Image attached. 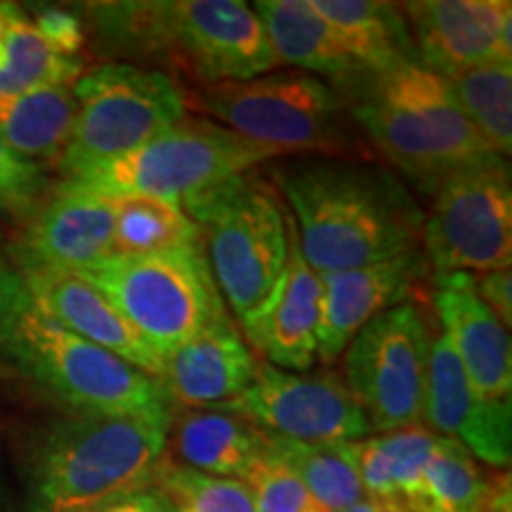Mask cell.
I'll return each instance as SVG.
<instances>
[{"mask_svg": "<svg viewBox=\"0 0 512 512\" xmlns=\"http://www.w3.org/2000/svg\"><path fill=\"white\" fill-rule=\"evenodd\" d=\"M292 233L318 275L420 247L425 211L394 174L361 159L294 157L275 171Z\"/></svg>", "mask_w": 512, "mask_h": 512, "instance_id": "obj_1", "label": "cell"}, {"mask_svg": "<svg viewBox=\"0 0 512 512\" xmlns=\"http://www.w3.org/2000/svg\"><path fill=\"white\" fill-rule=\"evenodd\" d=\"M0 363L69 415L174 418L162 382L57 323L0 264Z\"/></svg>", "mask_w": 512, "mask_h": 512, "instance_id": "obj_2", "label": "cell"}, {"mask_svg": "<svg viewBox=\"0 0 512 512\" xmlns=\"http://www.w3.org/2000/svg\"><path fill=\"white\" fill-rule=\"evenodd\" d=\"M88 15L112 53L171 64L200 88L249 81L275 67L264 22L240 0L95 3Z\"/></svg>", "mask_w": 512, "mask_h": 512, "instance_id": "obj_3", "label": "cell"}, {"mask_svg": "<svg viewBox=\"0 0 512 512\" xmlns=\"http://www.w3.org/2000/svg\"><path fill=\"white\" fill-rule=\"evenodd\" d=\"M169 425L133 415L50 420L29 453L24 512H81L150 491Z\"/></svg>", "mask_w": 512, "mask_h": 512, "instance_id": "obj_4", "label": "cell"}, {"mask_svg": "<svg viewBox=\"0 0 512 512\" xmlns=\"http://www.w3.org/2000/svg\"><path fill=\"white\" fill-rule=\"evenodd\" d=\"M347 105L358 131L430 195L460 169L498 157L477 136L448 81L422 62L370 76Z\"/></svg>", "mask_w": 512, "mask_h": 512, "instance_id": "obj_5", "label": "cell"}, {"mask_svg": "<svg viewBox=\"0 0 512 512\" xmlns=\"http://www.w3.org/2000/svg\"><path fill=\"white\" fill-rule=\"evenodd\" d=\"M185 95L188 107L278 159L370 157L347 100L318 76L280 69Z\"/></svg>", "mask_w": 512, "mask_h": 512, "instance_id": "obj_6", "label": "cell"}, {"mask_svg": "<svg viewBox=\"0 0 512 512\" xmlns=\"http://www.w3.org/2000/svg\"><path fill=\"white\" fill-rule=\"evenodd\" d=\"M268 159L278 157L211 119L185 117L136 150L60 183L110 200L143 195L188 207Z\"/></svg>", "mask_w": 512, "mask_h": 512, "instance_id": "obj_7", "label": "cell"}, {"mask_svg": "<svg viewBox=\"0 0 512 512\" xmlns=\"http://www.w3.org/2000/svg\"><path fill=\"white\" fill-rule=\"evenodd\" d=\"M183 209L207 235V261L223 304L242 318L285 271L290 228L278 197L247 171Z\"/></svg>", "mask_w": 512, "mask_h": 512, "instance_id": "obj_8", "label": "cell"}, {"mask_svg": "<svg viewBox=\"0 0 512 512\" xmlns=\"http://www.w3.org/2000/svg\"><path fill=\"white\" fill-rule=\"evenodd\" d=\"M164 358L226 313L202 245L110 256L79 273Z\"/></svg>", "mask_w": 512, "mask_h": 512, "instance_id": "obj_9", "label": "cell"}, {"mask_svg": "<svg viewBox=\"0 0 512 512\" xmlns=\"http://www.w3.org/2000/svg\"><path fill=\"white\" fill-rule=\"evenodd\" d=\"M76 121L60 162L62 178L112 162L188 117V95L162 69L110 62L74 83Z\"/></svg>", "mask_w": 512, "mask_h": 512, "instance_id": "obj_10", "label": "cell"}, {"mask_svg": "<svg viewBox=\"0 0 512 512\" xmlns=\"http://www.w3.org/2000/svg\"><path fill=\"white\" fill-rule=\"evenodd\" d=\"M432 337L418 306L370 320L344 349V382L377 434L425 427Z\"/></svg>", "mask_w": 512, "mask_h": 512, "instance_id": "obj_11", "label": "cell"}, {"mask_svg": "<svg viewBox=\"0 0 512 512\" xmlns=\"http://www.w3.org/2000/svg\"><path fill=\"white\" fill-rule=\"evenodd\" d=\"M422 226V254L434 280L510 268L512 181L503 157L460 169L434 192Z\"/></svg>", "mask_w": 512, "mask_h": 512, "instance_id": "obj_12", "label": "cell"}, {"mask_svg": "<svg viewBox=\"0 0 512 512\" xmlns=\"http://www.w3.org/2000/svg\"><path fill=\"white\" fill-rule=\"evenodd\" d=\"M219 408L259 430L306 444H349L373 434L337 373H290L259 363L245 392Z\"/></svg>", "mask_w": 512, "mask_h": 512, "instance_id": "obj_13", "label": "cell"}, {"mask_svg": "<svg viewBox=\"0 0 512 512\" xmlns=\"http://www.w3.org/2000/svg\"><path fill=\"white\" fill-rule=\"evenodd\" d=\"M420 62L446 76L512 62V5L503 0H420L401 5Z\"/></svg>", "mask_w": 512, "mask_h": 512, "instance_id": "obj_14", "label": "cell"}, {"mask_svg": "<svg viewBox=\"0 0 512 512\" xmlns=\"http://www.w3.org/2000/svg\"><path fill=\"white\" fill-rule=\"evenodd\" d=\"M114 240V200L57 183L31 211L12 247V268H62L83 273L107 261Z\"/></svg>", "mask_w": 512, "mask_h": 512, "instance_id": "obj_15", "label": "cell"}, {"mask_svg": "<svg viewBox=\"0 0 512 512\" xmlns=\"http://www.w3.org/2000/svg\"><path fill=\"white\" fill-rule=\"evenodd\" d=\"M425 427L439 437L458 441L479 463L498 470L510 465V401H496L477 392L444 332L432 339L430 347Z\"/></svg>", "mask_w": 512, "mask_h": 512, "instance_id": "obj_16", "label": "cell"}, {"mask_svg": "<svg viewBox=\"0 0 512 512\" xmlns=\"http://www.w3.org/2000/svg\"><path fill=\"white\" fill-rule=\"evenodd\" d=\"M427 273L430 266L418 247L375 264L320 275V361L325 366L335 363L370 320L406 302Z\"/></svg>", "mask_w": 512, "mask_h": 512, "instance_id": "obj_17", "label": "cell"}, {"mask_svg": "<svg viewBox=\"0 0 512 512\" xmlns=\"http://www.w3.org/2000/svg\"><path fill=\"white\" fill-rule=\"evenodd\" d=\"M320 275L306 264L290 226V254L273 290L240 318L247 342L268 366L309 373L318 358Z\"/></svg>", "mask_w": 512, "mask_h": 512, "instance_id": "obj_18", "label": "cell"}, {"mask_svg": "<svg viewBox=\"0 0 512 512\" xmlns=\"http://www.w3.org/2000/svg\"><path fill=\"white\" fill-rule=\"evenodd\" d=\"M17 273L34 302L57 323L95 347L110 351L140 373L162 380L164 358L86 278L62 268H22Z\"/></svg>", "mask_w": 512, "mask_h": 512, "instance_id": "obj_19", "label": "cell"}, {"mask_svg": "<svg viewBox=\"0 0 512 512\" xmlns=\"http://www.w3.org/2000/svg\"><path fill=\"white\" fill-rule=\"evenodd\" d=\"M252 351L223 313L166 356L162 387L171 406L185 411L219 408L238 399L256 375Z\"/></svg>", "mask_w": 512, "mask_h": 512, "instance_id": "obj_20", "label": "cell"}, {"mask_svg": "<svg viewBox=\"0 0 512 512\" xmlns=\"http://www.w3.org/2000/svg\"><path fill=\"white\" fill-rule=\"evenodd\" d=\"M444 337L456 351L465 375L479 394L496 401L512 396L510 332L475 290L470 273H451L437 280L434 292Z\"/></svg>", "mask_w": 512, "mask_h": 512, "instance_id": "obj_21", "label": "cell"}, {"mask_svg": "<svg viewBox=\"0 0 512 512\" xmlns=\"http://www.w3.org/2000/svg\"><path fill=\"white\" fill-rule=\"evenodd\" d=\"M252 8L264 22L275 67H294L318 76L349 100L370 79L351 60L335 31L311 0H259Z\"/></svg>", "mask_w": 512, "mask_h": 512, "instance_id": "obj_22", "label": "cell"}, {"mask_svg": "<svg viewBox=\"0 0 512 512\" xmlns=\"http://www.w3.org/2000/svg\"><path fill=\"white\" fill-rule=\"evenodd\" d=\"M264 453V432L223 408L174 413L166 434V458L202 475L245 482Z\"/></svg>", "mask_w": 512, "mask_h": 512, "instance_id": "obj_23", "label": "cell"}, {"mask_svg": "<svg viewBox=\"0 0 512 512\" xmlns=\"http://www.w3.org/2000/svg\"><path fill=\"white\" fill-rule=\"evenodd\" d=\"M434 439L437 434L427 427H415L349 441V458L366 496L408 512H430L425 467Z\"/></svg>", "mask_w": 512, "mask_h": 512, "instance_id": "obj_24", "label": "cell"}, {"mask_svg": "<svg viewBox=\"0 0 512 512\" xmlns=\"http://www.w3.org/2000/svg\"><path fill=\"white\" fill-rule=\"evenodd\" d=\"M358 67L370 76L420 62L401 5L377 0H311Z\"/></svg>", "mask_w": 512, "mask_h": 512, "instance_id": "obj_25", "label": "cell"}, {"mask_svg": "<svg viewBox=\"0 0 512 512\" xmlns=\"http://www.w3.org/2000/svg\"><path fill=\"white\" fill-rule=\"evenodd\" d=\"M76 121L74 86H43L0 100V136L19 157L60 162Z\"/></svg>", "mask_w": 512, "mask_h": 512, "instance_id": "obj_26", "label": "cell"}, {"mask_svg": "<svg viewBox=\"0 0 512 512\" xmlns=\"http://www.w3.org/2000/svg\"><path fill=\"white\" fill-rule=\"evenodd\" d=\"M81 76L83 60L50 48L22 5L0 3V100L43 86H74Z\"/></svg>", "mask_w": 512, "mask_h": 512, "instance_id": "obj_27", "label": "cell"}, {"mask_svg": "<svg viewBox=\"0 0 512 512\" xmlns=\"http://www.w3.org/2000/svg\"><path fill=\"white\" fill-rule=\"evenodd\" d=\"M264 444L297 475L320 512H344L366 498L347 444H306L271 432H264Z\"/></svg>", "mask_w": 512, "mask_h": 512, "instance_id": "obj_28", "label": "cell"}, {"mask_svg": "<svg viewBox=\"0 0 512 512\" xmlns=\"http://www.w3.org/2000/svg\"><path fill=\"white\" fill-rule=\"evenodd\" d=\"M202 230L181 204L157 197H114L112 256H147L200 245Z\"/></svg>", "mask_w": 512, "mask_h": 512, "instance_id": "obj_29", "label": "cell"}, {"mask_svg": "<svg viewBox=\"0 0 512 512\" xmlns=\"http://www.w3.org/2000/svg\"><path fill=\"white\" fill-rule=\"evenodd\" d=\"M460 110L498 157L512 150V62H489L446 76Z\"/></svg>", "mask_w": 512, "mask_h": 512, "instance_id": "obj_30", "label": "cell"}, {"mask_svg": "<svg viewBox=\"0 0 512 512\" xmlns=\"http://www.w3.org/2000/svg\"><path fill=\"white\" fill-rule=\"evenodd\" d=\"M152 489L176 512H256L245 482L202 475L166 456L157 467Z\"/></svg>", "mask_w": 512, "mask_h": 512, "instance_id": "obj_31", "label": "cell"}, {"mask_svg": "<svg viewBox=\"0 0 512 512\" xmlns=\"http://www.w3.org/2000/svg\"><path fill=\"white\" fill-rule=\"evenodd\" d=\"M245 484L254 496L256 512H309L316 508L297 475L271 456L266 444L261 458L249 470Z\"/></svg>", "mask_w": 512, "mask_h": 512, "instance_id": "obj_32", "label": "cell"}, {"mask_svg": "<svg viewBox=\"0 0 512 512\" xmlns=\"http://www.w3.org/2000/svg\"><path fill=\"white\" fill-rule=\"evenodd\" d=\"M46 192V171L29 159L19 157L0 136V209L29 214Z\"/></svg>", "mask_w": 512, "mask_h": 512, "instance_id": "obj_33", "label": "cell"}, {"mask_svg": "<svg viewBox=\"0 0 512 512\" xmlns=\"http://www.w3.org/2000/svg\"><path fill=\"white\" fill-rule=\"evenodd\" d=\"M27 12L38 34L50 43V48H55L64 57L81 60L79 53L86 46V29L76 12L55 8V5H36L34 10Z\"/></svg>", "mask_w": 512, "mask_h": 512, "instance_id": "obj_34", "label": "cell"}, {"mask_svg": "<svg viewBox=\"0 0 512 512\" xmlns=\"http://www.w3.org/2000/svg\"><path fill=\"white\" fill-rule=\"evenodd\" d=\"M475 278V290L479 299L494 311V316L501 320L503 328L510 330L512 323V275L510 268H496V271H486Z\"/></svg>", "mask_w": 512, "mask_h": 512, "instance_id": "obj_35", "label": "cell"}, {"mask_svg": "<svg viewBox=\"0 0 512 512\" xmlns=\"http://www.w3.org/2000/svg\"><path fill=\"white\" fill-rule=\"evenodd\" d=\"M166 501L157 494L155 489L143 491V494H133L126 498H119V501L95 505V508L81 510V512H166Z\"/></svg>", "mask_w": 512, "mask_h": 512, "instance_id": "obj_36", "label": "cell"}, {"mask_svg": "<svg viewBox=\"0 0 512 512\" xmlns=\"http://www.w3.org/2000/svg\"><path fill=\"white\" fill-rule=\"evenodd\" d=\"M344 512H408L399 508V505L394 503H384V501H375V498H363V501H358L356 505H351L349 510Z\"/></svg>", "mask_w": 512, "mask_h": 512, "instance_id": "obj_37", "label": "cell"}, {"mask_svg": "<svg viewBox=\"0 0 512 512\" xmlns=\"http://www.w3.org/2000/svg\"><path fill=\"white\" fill-rule=\"evenodd\" d=\"M166 505H169V503H166ZM166 512H176L174 508H171V505H169V508H166Z\"/></svg>", "mask_w": 512, "mask_h": 512, "instance_id": "obj_38", "label": "cell"}, {"mask_svg": "<svg viewBox=\"0 0 512 512\" xmlns=\"http://www.w3.org/2000/svg\"><path fill=\"white\" fill-rule=\"evenodd\" d=\"M309 512H320V510H318V508H313V510H309Z\"/></svg>", "mask_w": 512, "mask_h": 512, "instance_id": "obj_39", "label": "cell"}, {"mask_svg": "<svg viewBox=\"0 0 512 512\" xmlns=\"http://www.w3.org/2000/svg\"><path fill=\"white\" fill-rule=\"evenodd\" d=\"M0 238H3V230H0Z\"/></svg>", "mask_w": 512, "mask_h": 512, "instance_id": "obj_40", "label": "cell"}]
</instances>
